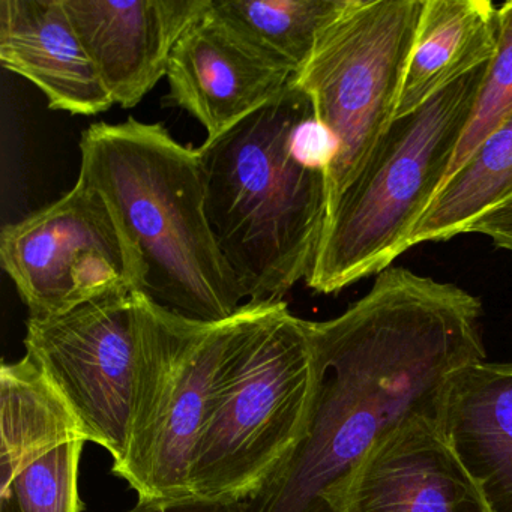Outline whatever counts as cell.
I'll return each instance as SVG.
<instances>
[{
    "label": "cell",
    "instance_id": "cell-3",
    "mask_svg": "<svg viewBox=\"0 0 512 512\" xmlns=\"http://www.w3.org/2000/svg\"><path fill=\"white\" fill-rule=\"evenodd\" d=\"M313 112L293 82L271 103L199 148L206 215L251 304L281 302L307 280L328 220V173L293 152Z\"/></svg>",
    "mask_w": 512,
    "mask_h": 512
},
{
    "label": "cell",
    "instance_id": "cell-20",
    "mask_svg": "<svg viewBox=\"0 0 512 512\" xmlns=\"http://www.w3.org/2000/svg\"><path fill=\"white\" fill-rule=\"evenodd\" d=\"M248 502H220L190 496L181 499H139L128 512H247Z\"/></svg>",
    "mask_w": 512,
    "mask_h": 512
},
{
    "label": "cell",
    "instance_id": "cell-2",
    "mask_svg": "<svg viewBox=\"0 0 512 512\" xmlns=\"http://www.w3.org/2000/svg\"><path fill=\"white\" fill-rule=\"evenodd\" d=\"M77 181L97 191L133 247L139 292L197 322L229 319L244 290L221 253L208 215L199 149L163 124L98 122L80 140Z\"/></svg>",
    "mask_w": 512,
    "mask_h": 512
},
{
    "label": "cell",
    "instance_id": "cell-22",
    "mask_svg": "<svg viewBox=\"0 0 512 512\" xmlns=\"http://www.w3.org/2000/svg\"><path fill=\"white\" fill-rule=\"evenodd\" d=\"M0 512H20L14 497L0 496Z\"/></svg>",
    "mask_w": 512,
    "mask_h": 512
},
{
    "label": "cell",
    "instance_id": "cell-19",
    "mask_svg": "<svg viewBox=\"0 0 512 512\" xmlns=\"http://www.w3.org/2000/svg\"><path fill=\"white\" fill-rule=\"evenodd\" d=\"M511 118L512 0L499 5V37H497L496 56L488 64L472 116L458 143L442 188L478 151L479 146Z\"/></svg>",
    "mask_w": 512,
    "mask_h": 512
},
{
    "label": "cell",
    "instance_id": "cell-13",
    "mask_svg": "<svg viewBox=\"0 0 512 512\" xmlns=\"http://www.w3.org/2000/svg\"><path fill=\"white\" fill-rule=\"evenodd\" d=\"M113 103L133 109L167 76L184 32L212 0H64Z\"/></svg>",
    "mask_w": 512,
    "mask_h": 512
},
{
    "label": "cell",
    "instance_id": "cell-1",
    "mask_svg": "<svg viewBox=\"0 0 512 512\" xmlns=\"http://www.w3.org/2000/svg\"><path fill=\"white\" fill-rule=\"evenodd\" d=\"M481 299L391 266L343 314L310 322L317 385L307 434L247 512H332L373 446L409 419L439 421L451 377L487 361Z\"/></svg>",
    "mask_w": 512,
    "mask_h": 512
},
{
    "label": "cell",
    "instance_id": "cell-15",
    "mask_svg": "<svg viewBox=\"0 0 512 512\" xmlns=\"http://www.w3.org/2000/svg\"><path fill=\"white\" fill-rule=\"evenodd\" d=\"M439 425L491 512H512V362H476L451 377Z\"/></svg>",
    "mask_w": 512,
    "mask_h": 512
},
{
    "label": "cell",
    "instance_id": "cell-9",
    "mask_svg": "<svg viewBox=\"0 0 512 512\" xmlns=\"http://www.w3.org/2000/svg\"><path fill=\"white\" fill-rule=\"evenodd\" d=\"M0 262L29 317L67 313L92 299L140 287L133 247L106 200L76 187L0 235Z\"/></svg>",
    "mask_w": 512,
    "mask_h": 512
},
{
    "label": "cell",
    "instance_id": "cell-16",
    "mask_svg": "<svg viewBox=\"0 0 512 512\" xmlns=\"http://www.w3.org/2000/svg\"><path fill=\"white\" fill-rule=\"evenodd\" d=\"M497 37L499 7L490 0H425L394 121L490 64Z\"/></svg>",
    "mask_w": 512,
    "mask_h": 512
},
{
    "label": "cell",
    "instance_id": "cell-10",
    "mask_svg": "<svg viewBox=\"0 0 512 512\" xmlns=\"http://www.w3.org/2000/svg\"><path fill=\"white\" fill-rule=\"evenodd\" d=\"M0 496L20 512H82L79 466L88 442L76 416L25 356L0 367Z\"/></svg>",
    "mask_w": 512,
    "mask_h": 512
},
{
    "label": "cell",
    "instance_id": "cell-5",
    "mask_svg": "<svg viewBox=\"0 0 512 512\" xmlns=\"http://www.w3.org/2000/svg\"><path fill=\"white\" fill-rule=\"evenodd\" d=\"M487 65L416 112L395 119L353 184L329 211L307 286L320 295L391 268L445 182Z\"/></svg>",
    "mask_w": 512,
    "mask_h": 512
},
{
    "label": "cell",
    "instance_id": "cell-14",
    "mask_svg": "<svg viewBox=\"0 0 512 512\" xmlns=\"http://www.w3.org/2000/svg\"><path fill=\"white\" fill-rule=\"evenodd\" d=\"M0 62L37 86L52 110L95 116L115 106L64 0H2Z\"/></svg>",
    "mask_w": 512,
    "mask_h": 512
},
{
    "label": "cell",
    "instance_id": "cell-6",
    "mask_svg": "<svg viewBox=\"0 0 512 512\" xmlns=\"http://www.w3.org/2000/svg\"><path fill=\"white\" fill-rule=\"evenodd\" d=\"M254 304L221 322L187 319L146 296L137 350L130 434L112 472L139 499L190 497L194 451Z\"/></svg>",
    "mask_w": 512,
    "mask_h": 512
},
{
    "label": "cell",
    "instance_id": "cell-8",
    "mask_svg": "<svg viewBox=\"0 0 512 512\" xmlns=\"http://www.w3.org/2000/svg\"><path fill=\"white\" fill-rule=\"evenodd\" d=\"M145 298L139 290H118L26 322V356L70 407L88 442L112 454L113 466L127 451Z\"/></svg>",
    "mask_w": 512,
    "mask_h": 512
},
{
    "label": "cell",
    "instance_id": "cell-7",
    "mask_svg": "<svg viewBox=\"0 0 512 512\" xmlns=\"http://www.w3.org/2000/svg\"><path fill=\"white\" fill-rule=\"evenodd\" d=\"M425 0H346L320 32L295 83L334 134L328 214L391 127Z\"/></svg>",
    "mask_w": 512,
    "mask_h": 512
},
{
    "label": "cell",
    "instance_id": "cell-17",
    "mask_svg": "<svg viewBox=\"0 0 512 512\" xmlns=\"http://www.w3.org/2000/svg\"><path fill=\"white\" fill-rule=\"evenodd\" d=\"M511 199L512 118L440 190L416 226L410 247L463 235L485 212Z\"/></svg>",
    "mask_w": 512,
    "mask_h": 512
},
{
    "label": "cell",
    "instance_id": "cell-21",
    "mask_svg": "<svg viewBox=\"0 0 512 512\" xmlns=\"http://www.w3.org/2000/svg\"><path fill=\"white\" fill-rule=\"evenodd\" d=\"M467 233L487 236L497 248L512 253V199L485 212L469 227Z\"/></svg>",
    "mask_w": 512,
    "mask_h": 512
},
{
    "label": "cell",
    "instance_id": "cell-4",
    "mask_svg": "<svg viewBox=\"0 0 512 512\" xmlns=\"http://www.w3.org/2000/svg\"><path fill=\"white\" fill-rule=\"evenodd\" d=\"M316 385L308 320L284 301L254 304L194 451L191 494L253 499L307 434Z\"/></svg>",
    "mask_w": 512,
    "mask_h": 512
},
{
    "label": "cell",
    "instance_id": "cell-12",
    "mask_svg": "<svg viewBox=\"0 0 512 512\" xmlns=\"http://www.w3.org/2000/svg\"><path fill=\"white\" fill-rule=\"evenodd\" d=\"M332 512H491L439 421L416 416L377 443Z\"/></svg>",
    "mask_w": 512,
    "mask_h": 512
},
{
    "label": "cell",
    "instance_id": "cell-18",
    "mask_svg": "<svg viewBox=\"0 0 512 512\" xmlns=\"http://www.w3.org/2000/svg\"><path fill=\"white\" fill-rule=\"evenodd\" d=\"M344 4L346 0H212L224 22L296 74Z\"/></svg>",
    "mask_w": 512,
    "mask_h": 512
},
{
    "label": "cell",
    "instance_id": "cell-11",
    "mask_svg": "<svg viewBox=\"0 0 512 512\" xmlns=\"http://www.w3.org/2000/svg\"><path fill=\"white\" fill-rule=\"evenodd\" d=\"M296 71L257 49L214 8L190 28L170 56V104L193 116L215 139L278 97Z\"/></svg>",
    "mask_w": 512,
    "mask_h": 512
}]
</instances>
